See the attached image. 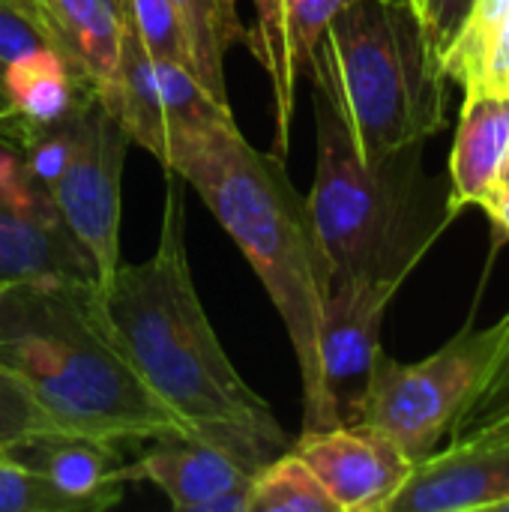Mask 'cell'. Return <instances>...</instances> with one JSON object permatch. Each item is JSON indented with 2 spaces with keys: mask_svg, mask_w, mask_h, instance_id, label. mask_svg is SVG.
<instances>
[{
  "mask_svg": "<svg viewBox=\"0 0 509 512\" xmlns=\"http://www.w3.org/2000/svg\"><path fill=\"white\" fill-rule=\"evenodd\" d=\"M156 252L96 288V312L150 393L186 426L255 474L294 447L273 408L228 360L192 279L183 177L165 171Z\"/></svg>",
  "mask_w": 509,
  "mask_h": 512,
  "instance_id": "1",
  "label": "cell"
},
{
  "mask_svg": "<svg viewBox=\"0 0 509 512\" xmlns=\"http://www.w3.org/2000/svg\"><path fill=\"white\" fill-rule=\"evenodd\" d=\"M162 168L195 186L273 300L300 366L303 432L339 426L327 408L318 363V333L324 300L333 288V264L285 162L255 150L237 123L225 120L177 141Z\"/></svg>",
  "mask_w": 509,
  "mask_h": 512,
  "instance_id": "2",
  "label": "cell"
},
{
  "mask_svg": "<svg viewBox=\"0 0 509 512\" xmlns=\"http://www.w3.org/2000/svg\"><path fill=\"white\" fill-rule=\"evenodd\" d=\"M96 288L69 279L0 288V369L60 429L120 447L186 432L99 321Z\"/></svg>",
  "mask_w": 509,
  "mask_h": 512,
  "instance_id": "3",
  "label": "cell"
},
{
  "mask_svg": "<svg viewBox=\"0 0 509 512\" xmlns=\"http://www.w3.org/2000/svg\"><path fill=\"white\" fill-rule=\"evenodd\" d=\"M315 180L306 195L333 279L405 285L459 210L423 168V144L366 162L336 111L312 87Z\"/></svg>",
  "mask_w": 509,
  "mask_h": 512,
  "instance_id": "4",
  "label": "cell"
},
{
  "mask_svg": "<svg viewBox=\"0 0 509 512\" xmlns=\"http://www.w3.org/2000/svg\"><path fill=\"white\" fill-rule=\"evenodd\" d=\"M306 75L366 162L423 144L447 120L450 81L414 9L399 0H345Z\"/></svg>",
  "mask_w": 509,
  "mask_h": 512,
  "instance_id": "5",
  "label": "cell"
},
{
  "mask_svg": "<svg viewBox=\"0 0 509 512\" xmlns=\"http://www.w3.org/2000/svg\"><path fill=\"white\" fill-rule=\"evenodd\" d=\"M129 141L120 117L93 96L63 123L27 138L18 153L63 228L93 261L99 288L120 267V183Z\"/></svg>",
  "mask_w": 509,
  "mask_h": 512,
  "instance_id": "6",
  "label": "cell"
},
{
  "mask_svg": "<svg viewBox=\"0 0 509 512\" xmlns=\"http://www.w3.org/2000/svg\"><path fill=\"white\" fill-rule=\"evenodd\" d=\"M495 342L498 321L492 327L465 324L420 363H399L381 348L357 423L384 432L414 465L423 462L438 450L444 435H450Z\"/></svg>",
  "mask_w": 509,
  "mask_h": 512,
  "instance_id": "7",
  "label": "cell"
},
{
  "mask_svg": "<svg viewBox=\"0 0 509 512\" xmlns=\"http://www.w3.org/2000/svg\"><path fill=\"white\" fill-rule=\"evenodd\" d=\"M105 105L120 117L129 138L162 165L177 141L234 120L231 108L219 105L192 69L156 60L138 39L126 12L120 27L117 84Z\"/></svg>",
  "mask_w": 509,
  "mask_h": 512,
  "instance_id": "8",
  "label": "cell"
},
{
  "mask_svg": "<svg viewBox=\"0 0 509 512\" xmlns=\"http://www.w3.org/2000/svg\"><path fill=\"white\" fill-rule=\"evenodd\" d=\"M57 279L99 285L93 261L63 228L24 159L0 153V288Z\"/></svg>",
  "mask_w": 509,
  "mask_h": 512,
  "instance_id": "9",
  "label": "cell"
},
{
  "mask_svg": "<svg viewBox=\"0 0 509 512\" xmlns=\"http://www.w3.org/2000/svg\"><path fill=\"white\" fill-rule=\"evenodd\" d=\"M399 285L369 279H333L324 300L318 363L333 420L357 423L360 402L381 354V324Z\"/></svg>",
  "mask_w": 509,
  "mask_h": 512,
  "instance_id": "10",
  "label": "cell"
},
{
  "mask_svg": "<svg viewBox=\"0 0 509 512\" xmlns=\"http://www.w3.org/2000/svg\"><path fill=\"white\" fill-rule=\"evenodd\" d=\"M294 453L315 471L339 512H387L414 471V462L366 423L300 432Z\"/></svg>",
  "mask_w": 509,
  "mask_h": 512,
  "instance_id": "11",
  "label": "cell"
},
{
  "mask_svg": "<svg viewBox=\"0 0 509 512\" xmlns=\"http://www.w3.org/2000/svg\"><path fill=\"white\" fill-rule=\"evenodd\" d=\"M129 480L156 486L180 512H249L252 474L192 432L150 438Z\"/></svg>",
  "mask_w": 509,
  "mask_h": 512,
  "instance_id": "12",
  "label": "cell"
},
{
  "mask_svg": "<svg viewBox=\"0 0 509 512\" xmlns=\"http://www.w3.org/2000/svg\"><path fill=\"white\" fill-rule=\"evenodd\" d=\"M509 504V441L471 438L414 465L387 512H480Z\"/></svg>",
  "mask_w": 509,
  "mask_h": 512,
  "instance_id": "13",
  "label": "cell"
},
{
  "mask_svg": "<svg viewBox=\"0 0 509 512\" xmlns=\"http://www.w3.org/2000/svg\"><path fill=\"white\" fill-rule=\"evenodd\" d=\"M6 462L39 474L60 492L87 504L90 512L120 504L126 486L132 483L120 444L60 426L36 429L6 441Z\"/></svg>",
  "mask_w": 509,
  "mask_h": 512,
  "instance_id": "14",
  "label": "cell"
},
{
  "mask_svg": "<svg viewBox=\"0 0 509 512\" xmlns=\"http://www.w3.org/2000/svg\"><path fill=\"white\" fill-rule=\"evenodd\" d=\"M63 57L105 102L117 84L120 66V0H27Z\"/></svg>",
  "mask_w": 509,
  "mask_h": 512,
  "instance_id": "15",
  "label": "cell"
},
{
  "mask_svg": "<svg viewBox=\"0 0 509 512\" xmlns=\"http://www.w3.org/2000/svg\"><path fill=\"white\" fill-rule=\"evenodd\" d=\"M509 156V96L465 93L453 156H450V201L456 210L483 204L498 186Z\"/></svg>",
  "mask_w": 509,
  "mask_h": 512,
  "instance_id": "16",
  "label": "cell"
},
{
  "mask_svg": "<svg viewBox=\"0 0 509 512\" xmlns=\"http://www.w3.org/2000/svg\"><path fill=\"white\" fill-rule=\"evenodd\" d=\"M441 69L465 93L509 96V0H474Z\"/></svg>",
  "mask_w": 509,
  "mask_h": 512,
  "instance_id": "17",
  "label": "cell"
},
{
  "mask_svg": "<svg viewBox=\"0 0 509 512\" xmlns=\"http://www.w3.org/2000/svg\"><path fill=\"white\" fill-rule=\"evenodd\" d=\"M177 9L189 51H192V72L210 90V96L228 105L225 87V57L234 45H246L252 51V30L240 21L237 0H171Z\"/></svg>",
  "mask_w": 509,
  "mask_h": 512,
  "instance_id": "18",
  "label": "cell"
},
{
  "mask_svg": "<svg viewBox=\"0 0 509 512\" xmlns=\"http://www.w3.org/2000/svg\"><path fill=\"white\" fill-rule=\"evenodd\" d=\"M255 6V27H252V54L258 57L270 90H273V117H276V138H273V156L282 162L291 150V126L297 111V69L291 63L288 39H285V18H282V0H252Z\"/></svg>",
  "mask_w": 509,
  "mask_h": 512,
  "instance_id": "19",
  "label": "cell"
},
{
  "mask_svg": "<svg viewBox=\"0 0 509 512\" xmlns=\"http://www.w3.org/2000/svg\"><path fill=\"white\" fill-rule=\"evenodd\" d=\"M249 512H339V507L291 447L252 474Z\"/></svg>",
  "mask_w": 509,
  "mask_h": 512,
  "instance_id": "20",
  "label": "cell"
},
{
  "mask_svg": "<svg viewBox=\"0 0 509 512\" xmlns=\"http://www.w3.org/2000/svg\"><path fill=\"white\" fill-rule=\"evenodd\" d=\"M504 411H509V312L498 321V342H495L477 384L471 387L459 417L453 420L450 444L474 438L486 423H492Z\"/></svg>",
  "mask_w": 509,
  "mask_h": 512,
  "instance_id": "21",
  "label": "cell"
},
{
  "mask_svg": "<svg viewBox=\"0 0 509 512\" xmlns=\"http://www.w3.org/2000/svg\"><path fill=\"white\" fill-rule=\"evenodd\" d=\"M138 39L156 60H171L192 69V51L183 21L171 0H120Z\"/></svg>",
  "mask_w": 509,
  "mask_h": 512,
  "instance_id": "22",
  "label": "cell"
},
{
  "mask_svg": "<svg viewBox=\"0 0 509 512\" xmlns=\"http://www.w3.org/2000/svg\"><path fill=\"white\" fill-rule=\"evenodd\" d=\"M0 512H90L78 498L21 465L0 462Z\"/></svg>",
  "mask_w": 509,
  "mask_h": 512,
  "instance_id": "23",
  "label": "cell"
},
{
  "mask_svg": "<svg viewBox=\"0 0 509 512\" xmlns=\"http://www.w3.org/2000/svg\"><path fill=\"white\" fill-rule=\"evenodd\" d=\"M42 51H60V48L48 36L42 21L33 15L27 0H0V81L15 63Z\"/></svg>",
  "mask_w": 509,
  "mask_h": 512,
  "instance_id": "24",
  "label": "cell"
},
{
  "mask_svg": "<svg viewBox=\"0 0 509 512\" xmlns=\"http://www.w3.org/2000/svg\"><path fill=\"white\" fill-rule=\"evenodd\" d=\"M345 6V0H282V18H285V39L291 51V63L297 75L309 69V60L333 21V15Z\"/></svg>",
  "mask_w": 509,
  "mask_h": 512,
  "instance_id": "25",
  "label": "cell"
},
{
  "mask_svg": "<svg viewBox=\"0 0 509 512\" xmlns=\"http://www.w3.org/2000/svg\"><path fill=\"white\" fill-rule=\"evenodd\" d=\"M408 6L414 9L426 39H429V45L441 63V57L447 54V48L459 36L462 24L468 21L474 0H408Z\"/></svg>",
  "mask_w": 509,
  "mask_h": 512,
  "instance_id": "26",
  "label": "cell"
},
{
  "mask_svg": "<svg viewBox=\"0 0 509 512\" xmlns=\"http://www.w3.org/2000/svg\"><path fill=\"white\" fill-rule=\"evenodd\" d=\"M48 426L54 423L33 402V396L6 369H0V441H12Z\"/></svg>",
  "mask_w": 509,
  "mask_h": 512,
  "instance_id": "27",
  "label": "cell"
},
{
  "mask_svg": "<svg viewBox=\"0 0 509 512\" xmlns=\"http://www.w3.org/2000/svg\"><path fill=\"white\" fill-rule=\"evenodd\" d=\"M0 144L9 147L12 153H21V147H24V126L12 108L9 96L3 93V87H0Z\"/></svg>",
  "mask_w": 509,
  "mask_h": 512,
  "instance_id": "28",
  "label": "cell"
},
{
  "mask_svg": "<svg viewBox=\"0 0 509 512\" xmlns=\"http://www.w3.org/2000/svg\"><path fill=\"white\" fill-rule=\"evenodd\" d=\"M480 207L489 213V219L495 222L498 231L509 234V183H498V186L483 198Z\"/></svg>",
  "mask_w": 509,
  "mask_h": 512,
  "instance_id": "29",
  "label": "cell"
},
{
  "mask_svg": "<svg viewBox=\"0 0 509 512\" xmlns=\"http://www.w3.org/2000/svg\"><path fill=\"white\" fill-rule=\"evenodd\" d=\"M474 438H501V441H509V411H504L501 417H495L492 423H486Z\"/></svg>",
  "mask_w": 509,
  "mask_h": 512,
  "instance_id": "30",
  "label": "cell"
},
{
  "mask_svg": "<svg viewBox=\"0 0 509 512\" xmlns=\"http://www.w3.org/2000/svg\"><path fill=\"white\" fill-rule=\"evenodd\" d=\"M498 183H509V156H507V165H504V171H501V180Z\"/></svg>",
  "mask_w": 509,
  "mask_h": 512,
  "instance_id": "31",
  "label": "cell"
},
{
  "mask_svg": "<svg viewBox=\"0 0 509 512\" xmlns=\"http://www.w3.org/2000/svg\"><path fill=\"white\" fill-rule=\"evenodd\" d=\"M0 462H6V441H0Z\"/></svg>",
  "mask_w": 509,
  "mask_h": 512,
  "instance_id": "32",
  "label": "cell"
},
{
  "mask_svg": "<svg viewBox=\"0 0 509 512\" xmlns=\"http://www.w3.org/2000/svg\"><path fill=\"white\" fill-rule=\"evenodd\" d=\"M501 512H509V504H507V507H504V510H501Z\"/></svg>",
  "mask_w": 509,
  "mask_h": 512,
  "instance_id": "33",
  "label": "cell"
},
{
  "mask_svg": "<svg viewBox=\"0 0 509 512\" xmlns=\"http://www.w3.org/2000/svg\"><path fill=\"white\" fill-rule=\"evenodd\" d=\"M399 3H408V0H399Z\"/></svg>",
  "mask_w": 509,
  "mask_h": 512,
  "instance_id": "34",
  "label": "cell"
}]
</instances>
